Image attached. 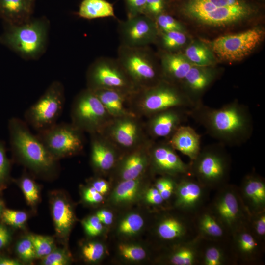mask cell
Instances as JSON below:
<instances>
[{
    "label": "cell",
    "mask_w": 265,
    "mask_h": 265,
    "mask_svg": "<svg viewBox=\"0 0 265 265\" xmlns=\"http://www.w3.org/2000/svg\"><path fill=\"white\" fill-rule=\"evenodd\" d=\"M104 251V247L101 244L97 242H91L83 247L82 253L88 260L96 261L101 258Z\"/></svg>",
    "instance_id": "47"
},
{
    "label": "cell",
    "mask_w": 265,
    "mask_h": 265,
    "mask_svg": "<svg viewBox=\"0 0 265 265\" xmlns=\"http://www.w3.org/2000/svg\"><path fill=\"white\" fill-rule=\"evenodd\" d=\"M77 14L89 20L115 17L113 5L106 0H83Z\"/></svg>",
    "instance_id": "32"
},
{
    "label": "cell",
    "mask_w": 265,
    "mask_h": 265,
    "mask_svg": "<svg viewBox=\"0 0 265 265\" xmlns=\"http://www.w3.org/2000/svg\"><path fill=\"white\" fill-rule=\"evenodd\" d=\"M5 24L0 35V44L27 60L37 59L45 53L50 26L46 18H31L20 24Z\"/></svg>",
    "instance_id": "3"
},
{
    "label": "cell",
    "mask_w": 265,
    "mask_h": 265,
    "mask_svg": "<svg viewBox=\"0 0 265 265\" xmlns=\"http://www.w3.org/2000/svg\"><path fill=\"white\" fill-rule=\"evenodd\" d=\"M161 65L163 80L175 84L181 83L193 66L184 54L168 53L162 56Z\"/></svg>",
    "instance_id": "29"
},
{
    "label": "cell",
    "mask_w": 265,
    "mask_h": 265,
    "mask_svg": "<svg viewBox=\"0 0 265 265\" xmlns=\"http://www.w3.org/2000/svg\"><path fill=\"white\" fill-rule=\"evenodd\" d=\"M167 140L176 151L186 156L190 161L201 150V136L189 126H181Z\"/></svg>",
    "instance_id": "27"
},
{
    "label": "cell",
    "mask_w": 265,
    "mask_h": 265,
    "mask_svg": "<svg viewBox=\"0 0 265 265\" xmlns=\"http://www.w3.org/2000/svg\"><path fill=\"white\" fill-rule=\"evenodd\" d=\"M174 192L179 211L194 215L208 203L210 190L190 174L179 177Z\"/></svg>",
    "instance_id": "16"
},
{
    "label": "cell",
    "mask_w": 265,
    "mask_h": 265,
    "mask_svg": "<svg viewBox=\"0 0 265 265\" xmlns=\"http://www.w3.org/2000/svg\"><path fill=\"white\" fill-rule=\"evenodd\" d=\"M27 238L33 245L36 257H45L52 251L53 242L52 238L37 235H29Z\"/></svg>",
    "instance_id": "38"
},
{
    "label": "cell",
    "mask_w": 265,
    "mask_h": 265,
    "mask_svg": "<svg viewBox=\"0 0 265 265\" xmlns=\"http://www.w3.org/2000/svg\"><path fill=\"white\" fill-rule=\"evenodd\" d=\"M65 103L63 85L53 81L38 100L25 113L26 123L38 132L57 123Z\"/></svg>",
    "instance_id": "10"
},
{
    "label": "cell",
    "mask_w": 265,
    "mask_h": 265,
    "mask_svg": "<svg viewBox=\"0 0 265 265\" xmlns=\"http://www.w3.org/2000/svg\"><path fill=\"white\" fill-rule=\"evenodd\" d=\"M264 31L253 28L238 33L223 35L211 43L212 52L229 62L239 61L248 56L261 43Z\"/></svg>",
    "instance_id": "14"
},
{
    "label": "cell",
    "mask_w": 265,
    "mask_h": 265,
    "mask_svg": "<svg viewBox=\"0 0 265 265\" xmlns=\"http://www.w3.org/2000/svg\"><path fill=\"white\" fill-rule=\"evenodd\" d=\"M37 135L55 159L78 153L85 145L84 132L71 123H56Z\"/></svg>",
    "instance_id": "13"
},
{
    "label": "cell",
    "mask_w": 265,
    "mask_h": 265,
    "mask_svg": "<svg viewBox=\"0 0 265 265\" xmlns=\"http://www.w3.org/2000/svg\"><path fill=\"white\" fill-rule=\"evenodd\" d=\"M216 190L208 205L231 235L234 230L248 222L250 213L238 186L227 183Z\"/></svg>",
    "instance_id": "11"
},
{
    "label": "cell",
    "mask_w": 265,
    "mask_h": 265,
    "mask_svg": "<svg viewBox=\"0 0 265 265\" xmlns=\"http://www.w3.org/2000/svg\"><path fill=\"white\" fill-rule=\"evenodd\" d=\"M248 225L256 238L265 243V211L250 214Z\"/></svg>",
    "instance_id": "36"
},
{
    "label": "cell",
    "mask_w": 265,
    "mask_h": 265,
    "mask_svg": "<svg viewBox=\"0 0 265 265\" xmlns=\"http://www.w3.org/2000/svg\"><path fill=\"white\" fill-rule=\"evenodd\" d=\"M150 164L156 172L163 175L190 174L189 163L181 159L167 140H154L150 149Z\"/></svg>",
    "instance_id": "18"
},
{
    "label": "cell",
    "mask_w": 265,
    "mask_h": 265,
    "mask_svg": "<svg viewBox=\"0 0 265 265\" xmlns=\"http://www.w3.org/2000/svg\"><path fill=\"white\" fill-rule=\"evenodd\" d=\"M224 146L220 143L207 145L189 163L190 175L210 190L228 183L231 160Z\"/></svg>",
    "instance_id": "6"
},
{
    "label": "cell",
    "mask_w": 265,
    "mask_h": 265,
    "mask_svg": "<svg viewBox=\"0 0 265 265\" xmlns=\"http://www.w3.org/2000/svg\"><path fill=\"white\" fill-rule=\"evenodd\" d=\"M28 3L33 6V3L35 2V0H27Z\"/></svg>",
    "instance_id": "58"
},
{
    "label": "cell",
    "mask_w": 265,
    "mask_h": 265,
    "mask_svg": "<svg viewBox=\"0 0 265 265\" xmlns=\"http://www.w3.org/2000/svg\"><path fill=\"white\" fill-rule=\"evenodd\" d=\"M8 129L12 148L25 164L36 171L49 172L53 169L56 159L25 121L13 118Z\"/></svg>",
    "instance_id": "5"
},
{
    "label": "cell",
    "mask_w": 265,
    "mask_h": 265,
    "mask_svg": "<svg viewBox=\"0 0 265 265\" xmlns=\"http://www.w3.org/2000/svg\"><path fill=\"white\" fill-rule=\"evenodd\" d=\"M156 233L162 240L178 244L191 240L197 235L193 215L183 212L180 215H167L158 223Z\"/></svg>",
    "instance_id": "20"
},
{
    "label": "cell",
    "mask_w": 265,
    "mask_h": 265,
    "mask_svg": "<svg viewBox=\"0 0 265 265\" xmlns=\"http://www.w3.org/2000/svg\"><path fill=\"white\" fill-rule=\"evenodd\" d=\"M143 224V219L139 214L132 213L121 222L119 230L123 234L133 235L139 231Z\"/></svg>",
    "instance_id": "37"
},
{
    "label": "cell",
    "mask_w": 265,
    "mask_h": 265,
    "mask_svg": "<svg viewBox=\"0 0 265 265\" xmlns=\"http://www.w3.org/2000/svg\"><path fill=\"white\" fill-rule=\"evenodd\" d=\"M1 211H2V205H1V202L0 201V215L1 214V212H2Z\"/></svg>",
    "instance_id": "59"
},
{
    "label": "cell",
    "mask_w": 265,
    "mask_h": 265,
    "mask_svg": "<svg viewBox=\"0 0 265 265\" xmlns=\"http://www.w3.org/2000/svg\"><path fill=\"white\" fill-rule=\"evenodd\" d=\"M98 218H113V215L109 211L106 210H101L99 211L96 214Z\"/></svg>",
    "instance_id": "57"
},
{
    "label": "cell",
    "mask_w": 265,
    "mask_h": 265,
    "mask_svg": "<svg viewBox=\"0 0 265 265\" xmlns=\"http://www.w3.org/2000/svg\"><path fill=\"white\" fill-rule=\"evenodd\" d=\"M150 139L141 146L126 152L119 163L118 175L122 180L135 179L141 176L150 164Z\"/></svg>",
    "instance_id": "22"
},
{
    "label": "cell",
    "mask_w": 265,
    "mask_h": 265,
    "mask_svg": "<svg viewBox=\"0 0 265 265\" xmlns=\"http://www.w3.org/2000/svg\"><path fill=\"white\" fill-rule=\"evenodd\" d=\"M201 238L198 235L194 238L175 244L168 255V262L174 265H199Z\"/></svg>",
    "instance_id": "30"
},
{
    "label": "cell",
    "mask_w": 265,
    "mask_h": 265,
    "mask_svg": "<svg viewBox=\"0 0 265 265\" xmlns=\"http://www.w3.org/2000/svg\"><path fill=\"white\" fill-rule=\"evenodd\" d=\"M91 160L97 169L106 172L116 165L119 150L101 133L90 134Z\"/></svg>",
    "instance_id": "25"
},
{
    "label": "cell",
    "mask_w": 265,
    "mask_h": 265,
    "mask_svg": "<svg viewBox=\"0 0 265 265\" xmlns=\"http://www.w3.org/2000/svg\"><path fill=\"white\" fill-rule=\"evenodd\" d=\"M170 175H163L158 179L155 184V187L159 191L164 201L169 199L174 194L177 181Z\"/></svg>",
    "instance_id": "39"
},
{
    "label": "cell",
    "mask_w": 265,
    "mask_h": 265,
    "mask_svg": "<svg viewBox=\"0 0 265 265\" xmlns=\"http://www.w3.org/2000/svg\"><path fill=\"white\" fill-rule=\"evenodd\" d=\"M229 241H213L201 238L199 265H229L236 264Z\"/></svg>",
    "instance_id": "26"
},
{
    "label": "cell",
    "mask_w": 265,
    "mask_h": 265,
    "mask_svg": "<svg viewBox=\"0 0 265 265\" xmlns=\"http://www.w3.org/2000/svg\"><path fill=\"white\" fill-rule=\"evenodd\" d=\"M87 88L112 89L132 95L139 90L117 59L100 57L89 66L86 74Z\"/></svg>",
    "instance_id": "9"
},
{
    "label": "cell",
    "mask_w": 265,
    "mask_h": 265,
    "mask_svg": "<svg viewBox=\"0 0 265 265\" xmlns=\"http://www.w3.org/2000/svg\"><path fill=\"white\" fill-rule=\"evenodd\" d=\"M16 249L19 256L24 261H30L36 257L33 245L28 238L20 241Z\"/></svg>",
    "instance_id": "46"
},
{
    "label": "cell",
    "mask_w": 265,
    "mask_h": 265,
    "mask_svg": "<svg viewBox=\"0 0 265 265\" xmlns=\"http://www.w3.org/2000/svg\"><path fill=\"white\" fill-rule=\"evenodd\" d=\"M216 71L209 67L193 65L181 82L184 92L194 106L200 103L201 95L214 80Z\"/></svg>",
    "instance_id": "24"
},
{
    "label": "cell",
    "mask_w": 265,
    "mask_h": 265,
    "mask_svg": "<svg viewBox=\"0 0 265 265\" xmlns=\"http://www.w3.org/2000/svg\"><path fill=\"white\" fill-rule=\"evenodd\" d=\"M141 118L133 114L112 118L100 133L124 154L151 139Z\"/></svg>",
    "instance_id": "12"
},
{
    "label": "cell",
    "mask_w": 265,
    "mask_h": 265,
    "mask_svg": "<svg viewBox=\"0 0 265 265\" xmlns=\"http://www.w3.org/2000/svg\"><path fill=\"white\" fill-rule=\"evenodd\" d=\"M156 26L163 32L172 31H183V26L181 23L170 15L163 13L155 19Z\"/></svg>",
    "instance_id": "41"
},
{
    "label": "cell",
    "mask_w": 265,
    "mask_h": 265,
    "mask_svg": "<svg viewBox=\"0 0 265 265\" xmlns=\"http://www.w3.org/2000/svg\"><path fill=\"white\" fill-rule=\"evenodd\" d=\"M21 187L26 201L30 204H34L39 198V192L34 182L25 177L21 181Z\"/></svg>",
    "instance_id": "43"
},
{
    "label": "cell",
    "mask_w": 265,
    "mask_h": 265,
    "mask_svg": "<svg viewBox=\"0 0 265 265\" xmlns=\"http://www.w3.org/2000/svg\"><path fill=\"white\" fill-rule=\"evenodd\" d=\"M193 220L197 235L202 239L230 240V234L208 204L193 215Z\"/></svg>",
    "instance_id": "23"
},
{
    "label": "cell",
    "mask_w": 265,
    "mask_h": 265,
    "mask_svg": "<svg viewBox=\"0 0 265 265\" xmlns=\"http://www.w3.org/2000/svg\"><path fill=\"white\" fill-rule=\"evenodd\" d=\"M10 235L8 230L0 224V249L4 247L9 242Z\"/></svg>",
    "instance_id": "55"
},
{
    "label": "cell",
    "mask_w": 265,
    "mask_h": 265,
    "mask_svg": "<svg viewBox=\"0 0 265 265\" xmlns=\"http://www.w3.org/2000/svg\"><path fill=\"white\" fill-rule=\"evenodd\" d=\"M145 47L120 45L117 60L138 90L152 87L163 80Z\"/></svg>",
    "instance_id": "7"
},
{
    "label": "cell",
    "mask_w": 265,
    "mask_h": 265,
    "mask_svg": "<svg viewBox=\"0 0 265 265\" xmlns=\"http://www.w3.org/2000/svg\"><path fill=\"white\" fill-rule=\"evenodd\" d=\"M187 108H174L157 112L147 118L145 123L149 137L154 140L168 139L189 117Z\"/></svg>",
    "instance_id": "19"
},
{
    "label": "cell",
    "mask_w": 265,
    "mask_h": 265,
    "mask_svg": "<svg viewBox=\"0 0 265 265\" xmlns=\"http://www.w3.org/2000/svg\"><path fill=\"white\" fill-rule=\"evenodd\" d=\"M85 200L91 203H97L102 201L103 197L102 194L97 192L93 187L87 189L84 193Z\"/></svg>",
    "instance_id": "53"
},
{
    "label": "cell",
    "mask_w": 265,
    "mask_h": 265,
    "mask_svg": "<svg viewBox=\"0 0 265 265\" xmlns=\"http://www.w3.org/2000/svg\"><path fill=\"white\" fill-rule=\"evenodd\" d=\"M67 262L68 258L61 250L52 251L43 260V264L45 265H64Z\"/></svg>",
    "instance_id": "49"
},
{
    "label": "cell",
    "mask_w": 265,
    "mask_h": 265,
    "mask_svg": "<svg viewBox=\"0 0 265 265\" xmlns=\"http://www.w3.org/2000/svg\"><path fill=\"white\" fill-rule=\"evenodd\" d=\"M230 245L237 263L259 265L263 263L265 243L253 234L248 222L231 233Z\"/></svg>",
    "instance_id": "15"
},
{
    "label": "cell",
    "mask_w": 265,
    "mask_h": 265,
    "mask_svg": "<svg viewBox=\"0 0 265 265\" xmlns=\"http://www.w3.org/2000/svg\"><path fill=\"white\" fill-rule=\"evenodd\" d=\"M119 250L123 257L132 261L142 260L146 255L145 251L142 247L137 246L120 244Z\"/></svg>",
    "instance_id": "44"
},
{
    "label": "cell",
    "mask_w": 265,
    "mask_h": 265,
    "mask_svg": "<svg viewBox=\"0 0 265 265\" xmlns=\"http://www.w3.org/2000/svg\"><path fill=\"white\" fill-rule=\"evenodd\" d=\"M32 7L27 0H0V15L5 24H20L31 19Z\"/></svg>",
    "instance_id": "31"
},
{
    "label": "cell",
    "mask_w": 265,
    "mask_h": 265,
    "mask_svg": "<svg viewBox=\"0 0 265 265\" xmlns=\"http://www.w3.org/2000/svg\"><path fill=\"white\" fill-rule=\"evenodd\" d=\"M242 200L250 214L265 211V181L251 172L243 178L238 187Z\"/></svg>",
    "instance_id": "21"
},
{
    "label": "cell",
    "mask_w": 265,
    "mask_h": 265,
    "mask_svg": "<svg viewBox=\"0 0 265 265\" xmlns=\"http://www.w3.org/2000/svg\"><path fill=\"white\" fill-rule=\"evenodd\" d=\"M161 41L165 48L168 50H173L183 46L186 42V37L183 32L181 31L164 32Z\"/></svg>",
    "instance_id": "40"
},
{
    "label": "cell",
    "mask_w": 265,
    "mask_h": 265,
    "mask_svg": "<svg viewBox=\"0 0 265 265\" xmlns=\"http://www.w3.org/2000/svg\"><path fill=\"white\" fill-rule=\"evenodd\" d=\"M146 199L149 203L155 205H160L164 201L155 187L148 190L146 195Z\"/></svg>",
    "instance_id": "52"
},
{
    "label": "cell",
    "mask_w": 265,
    "mask_h": 265,
    "mask_svg": "<svg viewBox=\"0 0 265 265\" xmlns=\"http://www.w3.org/2000/svg\"><path fill=\"white\" fill-rule=\"evenodd\" d=\"M2 217L7 224L15 227H21L27 219V215L25 212L9 209L3 211Z\"/></svg>",
    "instance_id": "42"
},
{
    "label": "cell",
    "mask_w": 265,
    "mask_h": 265,
    "mask_svg": "<svg viewBox=\"0 0 265 265\" xmlns=\"http://www.w3.org/2000/svg\"><path fill=\"white\" fill-rule=\"evenodd\" d=\"M9 168L8 160L6 157L3 144L0 141V181L3 180L7 175Z\"/></svg>",
    "instance_id": "51"
},
{
    "label": "cell",
    "mask_w": 265,
    "mask_h": 265,
    "mask_svg": "<svg viewBox=\"0 0 265 265\" xmlns=\"http://www.w3.org/2000/svg\"><path fill=\"white\" fill-rule=\"evenodd\" d=\"M121 45L132 47H145L155 41L157 26L155 21L140 14L128 17L118 26Z\"/></svg>",
    "instance_id": "17"
},
{
    "label": "cell",
    "mask_w": 265,
    "mask_h": 265,
    "mask_svg": "<svg viewBox=\"0 0 265 265\" xmlns=\"http://www.w3.org/2000/svg\"><path fill=\"white\" fill-rule=\"evenodd\" d=\"M184 55L195 66L209 67L214 62L212 52L200 43H195L187 47Z\"/></svg>",
    "instance_id": "34"
},
{
    "label": "cell",
    "mask_w": 265,
    "mask_h": 265,
    "mask_svg": "<svg viewBox=\"0 0 265 265\" xmlns=\"http://www.w3.org/2000/svg\"><path fill=\"white\" fill-rule=\"evenodd\" d=\"M70 116L72 124L89 134L101 132L112 119L94 92L87 88L74 97Z\"/></svg>",
    "instance_id": "8"
},
{
    "label": "cell",
    "mask_w": 265,
    "mask_h": 265,
    "mask_svg": "<svg viewBox=\"0 0 265 265\" xmlns=\"http://www.w3.org/2000/svg\"><path fill=\"white\" fill-rule=\"evenodd\" d=\"M92 186L101 194L106 193L109 189L108 183L104 180L98 179L92 184Z\"/></svg>",
    "instance_id": "54"
},
{
    "label": "cell",
    "mask_w": 265,
    "mask_h": 265,
    "mask_svg": "<svg viewBox=\"0 0 265 265\" xmlns=\"http://www.w3.org/2000/svg\"><path fill=\"white\" fill-rule=\"evenodd\" d=\"M20 263L14 259L6 258L0 257V265H19Z\"/></svg>",
    "instance_id": "56"
},
{
    "label": "cell",
    "mask_w": 265,
    "mask_h": 265,
    "mask_svg": "<svg viewBox=\"0 0 265 265\" xmlns=\"http://www.w3.org/2000/svg\"><path fill=\"white\" fill-rule=\"evenodd\" d=\"M194 105L176 84L163 80L152 87L140 89L131 97L132 112L148 118L160 111L183 107L190 109Z\"/></svg>",
    "instance_id": "4"
},
{
    "label": "cell",
    "mask_w": 265,
    "mask_h": 265,
    "mask_svg": "<svg viewBox=\"0 0 265 265\" xmlns=\"http://www.w3.org/2000/svg\"><path fill=\"white\" fill-rule=\"evenodd\" d=\"M141 176L135 179L122 180L114 191V200L116 202L122 203L133 200L138 192Z\"/></svg>",
    "instance_id": "35"
},
{
    "label": "cell",
    "mask_w": 265,
    "mask_h": 265,
    "mask_svg": "<svg viewBox=\"0 0 265 265\" xmlns=\"http://www.w3.org/2000/svg\"><path fill=\"white\" fill-rule=\"evenodd\" d=\"M86 232L91 236H95L99 234L102 229L103 225L98 217L92 216L83 222Z\"/></svg>",
    "instance_id": "50"
},
{
    "label": "cell",
    "mask_w": 265,
    "mask_h": 265,
    "mask_svg": "<svg viewBox=\"0 0 265 265\" xmlns=\"http://www.w3.org/2000/svg\"><path fill=\"white\" fill-rule=\"evenodd\" d=\"M92 91L112 118L134 115L131 108L132 95L112 89H98Z\"/></svg>",
    "instance_id": "28"
},
{
    "label": "cell",
    "mask_w": 265,
    "mask_h": 265,
    "mask_svg": "<svg viewBox=\"0 0 265 265\" xmlns=\"http://www.w3.org/2000/svg\"><path fill=\"white\" fill-rule=\"evenodd\" d=\"M165 8V0H146L143 14L154 20L164 13Z\"/></svg>",
    "instance_id": "45"
},
{
    "label": "cell",
    "mask_w": 265,
    "mask_h": 265,
    "mask_svg": "<svg viewBox=\"0 0 265 265\" xmlns=\"http://www.w3.org/2000/svg\"><path fill=\"white\" fill-rule=\"evenodd\" d=\"M52 212L56 232L65 234L73 221V213L70 205L62 199H57L53 205Z\"/></svg>",
    "instance_id": "33"
},
{
    "label": "cell",
    "mask_w": 265,
    "mask_h": 265,
    "mask_svg": "<svg viewBox=\"0 0 265 265\" xmlns=\"http://www.w3.org/2000/svg\"><path fill=\"white\" fill-rule=\"evenodd\" d=\"M128 17L143 14L146 0H123Z\"/></svg>",
    "instance_id": "48"
},
{
    "label": "cell",
    "mask_w": 265,
    "mask_h": 265,
    "mask_svg": "<svg viewBox=\"0 0 265 265\" xmlns=\"http://www.w3.org/2000/svg\"><path fill=\"white\" fill-rule=\"evenodd\" d=\"M180 10L196 21L215 26L241 21L256 11L255 6L246 0H186Z\"/></svg>",
    "instance_id": "2"
},
{
    "label": "cell",
    "mask_w": 265,
    "mask_h": 265,
    "mask_svg": "<svg viewBox=\"0 0 265 265\" xmlns=\"http://www.w3.org/2000/svg\"><path fill=\"white\" fill-rule=\"evenodd\" d=\"M189 117L224 146H239L251 137L253 120L248 107L237 100L214 108L202 103L189 109Z\"/></svg>",
    "instance_id": "1"
}]
</instances>
